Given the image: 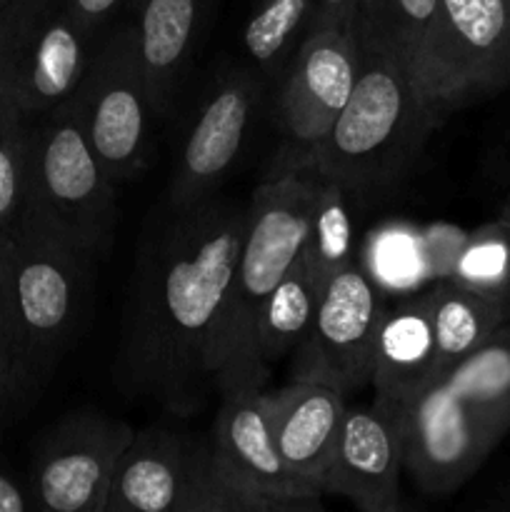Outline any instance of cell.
I'll list each match as a JSON object with an SVG mask.
<instances>
[{
    "label": "cell",
    "instance_id": "obj_2",
    "mask_svg": "<svg viewBox=\"0 0 510 512\" xmlns=\"http://www.w3.org/2000/svg\"><path fill=\"white\" fill-rule=\"evenodd\" d=\"M398 413L413 483L430 498L455 493L510 430V320Z\"/></svg>",
    "mask_w": 510,
    "mask_h": 512
},
{
    "label": "cell",
    "instance_id": "obj_4",
    "mask_svg": "<svg viewBox=\"0 0 510 512\" xmlns=\"http://www.w3.org/2000/svg\"><path fill=\"white\" fill-rule=\"evenodd\" d=\"M313 205V173L268 175L248 203L243 243L215 330L210 373L215 390L225 385H265L268 368L255 353L265 300L285 278L303 248Z\"/></svg>",
    "mask_w": 510,
    "mask_h": 512
},
{
    "label": "cell",
    "instance_id": "obj_13",
    "mask_svg": "<svg viewBox=\"0 0 510 512\" xmlns=\"http://www.w3.org/2000/svg\"><path fill=\"white\" fill-rule=\"evenodd\" d=\"M383 298L358 258L330 278L318 298L313 323L295 348L290 380H313L343 395L370 385Z\"/></svg>",
    "mask_w": 510,
    "mask_h": 512
},
{
    "label": "cell",
    "instance_id": "obj_8",
    "mask_svg": "<svg viewBox=\"0 0 510 512\" xmlns=\"http://www.w3.org/2000/svg\"><path fill=\"white\" fill-rule=\"evenodd\" d=\"M80 123L113 183L145 168L155 118L130 20H120L90 48L73 95Z\"/></svg>",
    "mask_w": 510,
    "mask_h": 512
},
{
    "label": "cell",
    "instance_id": "obj_25",
    "mask_svg": "<svg viewBox=\"0 0 510 512\" xmlns=\"http://www.w3.org/2000/svg\"><path fill=\"white\" fill-rule=\"evenodd\" d=\"M313 20V0H258L243 28L250 68L263 78L293 55Z\"/></svg>",
    "mask_w": 510,
    "mask_h": 512
},
{
    "label": "cell",
    "instance_id": "obj_24",
    "mask_svg": "<svg viewBox=\"0 0 510 512\" xmlns=\"http://www.w3.org/2000/svg\"><path fill=\"white\" fill-rule=\"evenodd\" d=\"M443 280L510 305V220L500 215L465 233Z\"/></svg>",
    "mask_w": 510,
    "mask_h": 512
},
{
    "label": "cell",
    "instance_id": "obj_31",
    "mask_svg": "<svg viewBox=\"0 0 510 512\" xmlns=\"http://www.w3.org/2000/svg\"><path fill=\"white\" fill-rule=\"evenodd\" d=\"M35 510L33 495L25 490L8 470L0 468V512H28Z\"/></svg>",
    "mask_w": 510,
    "mask_h": 512
},
{
    "label": "cell",
    "instance_id": "obj_17",
    "mask_svg": "<svg viewBox=\"0 0 510 512\" xmlns=\"http://www.w3.org/2000/svg\"><path fill=\"white\" fill-rule=\"evenodd\" d=\"M348 395L313 380H290L263 390L265 415L285 468L310 493L323 495V478L333 460Z\"/></svg>",
    "mask_w": 510,
    "mask_h": 512
},
{
    "label": "cell",
    "instance_id": "obj_30",
    "mask_svg": "<svg viewBox=\"0 0 510 512\" xmlns=\"http://www.w3.org/2000/svg\"><path fill=\"white\" fill-rule=\"evenodd\" d=\"M365 0H313L310 25H358Z\"/></svg>",
    "mask_w": 510,
    "mask_h": 512
},
{
    "label": "cell",
    "instance_id": "obj_22",
    "mask_svg": "<svg viewBox=\"0 0 510 512\" xmlns=\"http://www.w3.org/2000/svg\"><path fill=\"white\" fill-rule=\"evenodd\" d=\"M318 298V285L313 283L308 268L298 255L293 268L285 273L278 288L270 293V298L263 305V313H260L255 353L265 368L283 360L285 355L295 353V348L313 323Z\"/></svg>",
    "mask_w": 510,
    "mask_h": 512
},
{
    "label": "cell",
    "instance_id": "obj_20",
    "mask_svg": "<svg viewBox=\"0 0 510 512\" xmlns=\"http://www.w3.org/2000/svg\"><path fill=\"white\" fill-rule=\"evenodd\" d=\"M423 298L435 333V380L475 353L510 320L508 303L473 293L453 280H435L423 288Z\"/></svg>",
    "mask_w": 510,
    "mask_h": 512
},
{
    "label": "cell",
    "instance_id": "obj_29",
    "mask_svg": "<svg viewBox=\"0 0 510 512\" xmlns=\"http://www.w3.org/2000/svg\"><path fill=\"white\" fill-rule=\"evenodd\" d=\"M63 3L78 28L90 38H98L100 30L110 25L115 15L128 10L130 0H63Z\"/></svg>",
    "mask_w": 510,
    "mask_h": 512
},
{
    "label": "cell",
    "instance_id": "obj_18",
    "mask_svg": "<svg viewBox=\"0 0 510 512\" xmlns=\"http://www.w3.org/2000/svg\"><path fill=\"white\" fill-rule=\"evenodd\" d=\"M218 0H130L140 65L155 118L170 110Z\"/></svg>",
    "mask_w": 510,
    "mask_h": 512
},
{
    "label": "cell",
    "instance_id": "obj_3",
    "mask_svg": "<svg viewBox=\"0 0 510 512\" xmlns=\"http://www.w3.org/2000/svg\"><path fill=\"white\" fill-rule=\"evenodd\" d=\"M360 50L353 95L305 168L343 185L350 198L393 185L443 123L425 103L403 58L365 38Z\"/></svg>",
    "mask_w": 510,
    "mask_h": 512
},
{
    "label": "cell",
    "instance_id": "obj_1",
    "mask_svg": "<svg viewBox=\"0 0 510 512\" xmlns=\"http://www.w3.org/2000/svg\"><path fill=\"white\" fill-rule=\"evenodd\" d=\"M248 205L205 198L170 208L135 270L118 373L130 395L175 415L203 408L215 330L243 243Z\"/></svg>",
    "mask_w": 510,
    "mask_h": 512
},
{
    "label": "cell",
    "instance_id": "obj_6",
    "mask_svg": "<svg viewBox=\"0 0 510 512\" xmlns=\"http://www.w3.org/2000/svg\"><path fill=\"white\" fill-rule=\"evenodd\" d=\"M23 218L93 258L113 243L115 183L85 135L73 98L30 118Z\"/></svg>",
    "mask_w": 510,
    "mask_h": 512
},
{
    "label": "cell",
    "instance_id": "obj_32",
    "mask_svg": "<svg viewBox=\"0 0 510 512\" xmlns=\"http://www.w3.org/2000/svg\"><path fill=\"white\" fill-rule=\"evenodd\" d=\"M15 400V390L13 385H10V380H5L3 375H0V428H3V420H5V413H8V405Z\"/></svg>",
    "mask_w": 510,
    "mask_h": 512
},
{
    "label": "cell",
    "instance_id": "obj_27",
    "mask_svg": "<svg viewBox=\"0 0 510 512\" xmlns=\"http://www.w3.org/2000/svg\"><path fill=\"white\" fill-rule=\"evenodd\" d=\"M30 118L0 100V235L25 213Z\"/></svg>",
    "mask_w": 510,
    "mask_h": 512
},
{
    "label": "cell",
    "instance_id": "obj_10",
    "mask_svg": "<svg viewBox=\"0 0 510 512\" xmlns=\"http://www.w3.org/2000/svg\"><path fill=\"white\" fill-rule=\"evenodd\" d=\"M105 512H243L220 478L213 443L173 428L135 430Z\"/></svg>",
    "mask_w": 510,
    "mask_h": 512
},
{
    "label": "cell",
    "instance_id": "obj_11",
    "mask_svg": "<svg viewBox=\"0 0 510 512\" xmlns=\"http://www.w3.org/2000/svg\"><path fill=\"white\" fill-rule=\"evenodd\" d=\"M358 25H310L293 50L278 93L283 148L270 175L298 173L353 95L360 73Z\"/></svg>",
    "mask_w": 510,
    "mask_h": 512
},
{
    "label": "cell",
    "instance_id": "obj_28",
    "mask_svg": "<svg viewBox=\"0 0 510 512\" xmlns=\"http://www.w3.org/2000/svg\"><path fill=\"white\" fill-rule=\"evenodd\" d=\"M0 375L10 380L15 390V365H13V308H10V280L8 263H5L3 235H0ZM18 398V390H15Z\"/></svg>",
    "mask_w": 510,
    "mask_h": 512
},
{
    "label": "cell",
    "instance_id": "obj_5",
    "mask_svg": "<svg viewBox=\"0 0 510 512\" xmlns=\"http://www.w3.org/2000/svg\"><path fill=\"white\" fill-rule=\"evenodd\" d=\"M3 248L13 308L15 390L25 395L53 375L73 340L95 258L28 218L3 233Z\"/></svg>",
    "mask_w": 510,
    "mask_h": 512
},
{
    "label": "cell",
    "instance_id": "obj_7",
    "mask_svg": "<svg viewBox=\"0 0 510 512\" xmlns=\"http://www.w3.org/2000/svg\"><path fill=\"white\" fill-rule=\"evenodd\" d=\"M413 78L440 120L510 85V0H440Z\"/></svg>",
    "mask_w": 510,
    "mask_h": 512
},
{
    "label": "cell",
    "instance_id": "obj_14",
    "mask_svg": "<svg viewBox=\"0 0 510 512\" xmlns=\"http://www.w3.org/2000/svg\"><path fill=\"white\" fill-rule=\"evenodd\" d=\"M133 435L128 423L98 410L65 415L35 450V510L105 512L115 468Z\"/></svg>",
    "mask_w": 510,
    "mask_h": 512
},
{
    "label": "cell",
    "instance_id": "obj_33",
    "mask_svg": "<svg viewBox=\"0 0 510 512\" xmlns=\"http://www.w3.org/2000/svg\"><path fill=\"white\" fill-rule=\"evenodd\" d=\"M500 215L510 220V193H508V198H505V205H503V210H500Z\"/></svg>",
    "mask_w": 510,
    "mask_h": 512
},
{
    "label": "cell",
    "instance_id": "obj_12",
    "mask_svg": "<svg viewBox=\"0 0 510 512\" xmlns=\"http://www.w3.org/2000/svg\"><path fill=\"white\" fill-rule=\"evenodd\" d=\"M265 385H225L215 413L213 443L220 478L243 512L320 510L323 498L310 493L285 468L263 403Z\"/></svg>",
    "mask_w": 510,
    "mask_h": 512
},
{
    "label": "cell",
    "instance_id": "obj_16",
    "mask_svg": "<svg viewBox=\"0 0 510 512\" xmlns=\"http://www.w3.org/2000/svg\"><path fill=\"white\" fill-rule=\"evenodd\" d=\"M403 423L398 403L375 393L373 403L345 410L323 495H335L363 512H400Z\"/></svg>",
    "mask_w": 510,
    "mask_h": 512
},
{
    "label": "cell",
    "instance_id": "obj_23",
    "mask_svg": "<svg viewBox=\"0 0 510 512\" xmlns=\"http://www.w3.org/2000/svg\"><path fill=\"white\" fill-rule=\"evenodd\" d=\"M380 293H395L398 298L423 290V283H435L433 258H430L428 233L403 223H388L373 230L365 243L363 258H358Z\"/></svg>",
    "mask_w": 510,
    "mask_h": 512
},
{
    "label": "cell",
    "instance_id": "obj_19",
    "mask_svg": "<svg viewBox=\"0 0 510 512\" xmlns=\"http://www.w3.org/2000/svg\"><path fill=\"white\" fill-rule=\"evenodd\" d=\"M435 380V333L423 290L383 308L375 330L370 385L393 403H405Z\"/></svg>",
    "mask_w": 510,
    "mask_h": 512
},
{
    "label": "cell",
    "instance_id": "obj_15",
    "mask_svg": "<svg viewBox=\"0 0 510 512\" xmlns=\"http://www.w3.org/2000/svg\"><path fill=\"white\" fill-rule=\"evenodd\" d=\"M263 100V78L245 65H228L215 78L190 123L170 178V208H188L215 195L238 160Z\"/></svg>",
    "mask_w": 510,
    "mask_h": 512
},
{
    "label": "cell",
    "instance_id": "obj_26",
    "mask_svg": "<svg viewBox=\"0 0 510 512\" xmlns=\"http://www.w3.org/2000/svg\"><path fill=\"white\" fill-rule=\"evenodd\" d=\"M438 5L440 0H365L358 20L360 38L413 65Z\"/></svg>",
    "mask_w": 510,
    "mask_h": 512
},
{
    "label": "cell",
    "instance_id": "obj_9",
    "mask_svg": "<svg viewBox=\"0 0 510 512\" xmlns=\"http://www.w3.org/2000/svg\"><path fill=\"white\" fill-rule=\"evenodd\" d=\"M93 43L63 0H0V100L33 118L73 98Z\"/></svg>",
    "mask_w": 510,
    "mask_h": 512
},
{
    "label": "cell",
    "instance_id": "obj_21",
    "mask_svg": "<svg viewBox=\"0 0 510 512\" xmlns=\"http://www.w3.org/2000/svg\"><path fill=\"white\" fill-rule=\"evenodd\" d=\"M348 198L350 195L343 185L313 173V205H310L300 260L305 263L320 293L330 278H335L340 270L348 268L358 258Z\"/></svg>",
    "mask_w": 510,
    "mask_h": 512
}]
</instances>
